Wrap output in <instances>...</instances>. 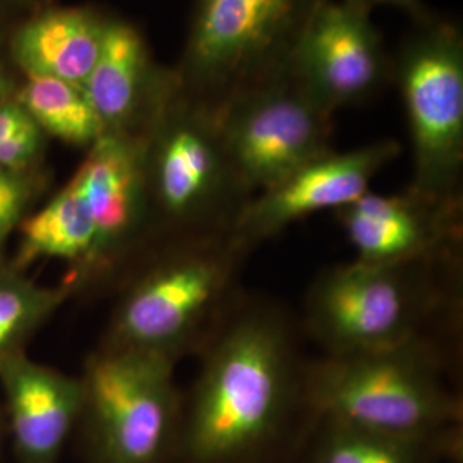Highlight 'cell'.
Returning a JSON list of instances; mask_svg holds the SVG:
<instances>
[{"label":"cell","mask_w":463,"mask_h":463,"mask_svg":"<svg viewBox=\"0 0 463 463\" xmlns=\"http://www.w3.org/2000/svg\"><path fill=\"white\" fill-rule=\"evenodd\" d=\"M249 256L231 232L156 246L117 287L99 344L175 365L198 357L242 298L239 280Z\"/></svg>","instance_id":"3957f363"},{"label":"cell","mask_w":463,"mask_h":463,"mask_svg":"<svg viewBox=\"0 0 463 463\" xmlns=\"http://www.w3.org/2000/svg\"><path fill=\"white\" fill-rule=\"evenodd\" d=\"M21 81L23 74L9 61L5 50H0V101L14 99Z\"/></svg>","instance_id":"d4e9b609"},{"label":"cell","mask_w":463,"mask_h":463,"mask_svg":"<svg viewBox=\"0 0 463 463\" xmlns=\"http://www.w3.org/2000/svg\"><path fill=\"white\" fill-rule=\"evenodd\" d=\"M5 439H7V426H5V417H4V411L0 405V455H2V449L5 445Z\"/></svg>","instance_id":"4316f807"},{"label":"cell","mask_w":463,"mask_h":463,"mask_svg":"<svg viewBox=\"0 0 463 463\" xmlns=\"http://www.w3.org/2000/svg\"><path fill=\"white\" fill-rule=\"evenodd\" d=\"M393 57L412 141L409 187L438 199H463V34L457 23L430 13Z\"/></svg>","instance_id":"ba28073f"},{"label":"cell","mask_w":463,"mask_h":463,"mask_svg":"<svg viewBox=\"0 0 463 463\" xmlns=\"http://www.w3.org/2000/svg\"><path fill=\"white\" fill-rule=\"evenodd\" d=\"M354 261L395 265L462 249L463 199H438L407 187L395 194L367 191L335 212Z\"/></svg>","instance_id":"4fadbf2b"},{"label":"cell","mask_w":463,"mask_h":463,"mask_svg":"<svg viewBox=\"0 0 463 463\" xmlns=\"http://www.w3.org/2000/svg\"><path fill=\"white\" fill-rule=\"evenodd\" d=\"M398 153L400 145L390 139L350 151L328 149L249 199L232 237L252 252L306 216L347 206L369 191L373 179Z\"/></svg>","instance_id":"7c38bea8"},{"label":"cell","mask_w":463,"mask_h":463,"mask_svg":"<svg viewBox=\"0 0 463 463\" xmlns=\"http://www.w3.org/2000/svg\"><path fill=\"white\" fill-rule=\"evenodd\" d=\"M52 2L57 0H0V50H5L7 38L21 21Z\"/></svg>","instance_id":"603a6c76"},{"label":"cell","mask_w":463,"mask_h":463,"mask_svg":"<svg viewBox=\"0 0 463 463\" xmlns=\"http://www.w3.org/2000/svg\"><path fill=\"white\" fill-rule=\"evenodd\" d=\"M13 265L28 271L42 261H61L66 275L61 281L71 296H86L95 265L97 235L83 199L66 183L42 206L26 216L16 232Z\"/></svg>","instance_id":"e0dca14e"},{"label":"cell","mask_w":463,"mask_h":463,"mask_svg":"<svg viewBox=\"0 0 463 463\" xmlns=\"http://www.w3.org/2000/svg\"><path fill=\"white\" fill-rule=\"evenodd\" d=\"M177 88L148 40L129 19L112 13L99 61L83 84L103 134L143 139Z\"/></svg>","instance_id":"5bb4252c"},{"label":"cell","mask_w":463,"mask_h":463,"mask_svg":"<svg viewBox=\"0 0 463 463\" xmlns=\"http://www.w3.org/2000/svg\"><path fill=\"white\" fill-rule=\"evenodd\" d=\"M52 172L19 175L0 168V261L7 258V244L21 222L33 212L50 189Z\"/></svg>","instance_id":"44dd1931"},{"label":"cell","mask_w":463,"mask_h":463,"mask_svg":"<svg viewBox=\"0 0 463 463\" xmlns=\"http://www.w3.org/2000/svg\"><path fill=\"white\" fill-rule=\"evenodd\" d=\"M2 411L17 463H59L83 407L80 374L28 354L0 365Z\"/></svg>","instance_id":"9a60e30c"},{"label":"cell","mask_w":463,"mask_h":463,"mask_svg":"<svg viewBox=\"0 0 463 463\" xmlns=\"http://www.w3.org/2000/svg\"><path fill=\"white\" fill-rule=\"evenodd\" d=\"M177 365L99 344L84 359L78 430L86 463H172L177 457L183 390Z\"/></svg>","instance_id":"52a82bcc"},{"label":"cell","mask_w":463,"mask_h":463,"mask_svg":"<svg viewBox=\"0 0 463 463\" xmlns=\"http://www.w3.org/2000/svg\"><path fill=\"white\" fill-rule=\"evenodd\" d=\"M354 4H359L365 9L373 11V7L376 5H392V7H398V9H403L407 11L411 16L420 17L422 14H426V9L422 5L420 0H350Z\"/></svg>","instance_id":"484cf974"},{"label":"cell","mask_w":463,"mask_h":463,"mask_svg":"<svg viewBox=\"0 0 463 463\" xmlns=\"http://www.w3.org/2000/svg\"><path fill=\"white\" fill-rule=\"evenodd\" d=\"M325 0H194L181 59L179 91L210 116L283 76Z\"/></svg>","instance_id":"8992f818"},{"label":"cell","mask_w":463,"mask_h":463,"mask_svg":"<svg viewBox=\"0 0 463 463\" xmlns=\"http://www.w3.org/2000/svg\"><path fill=\"white\" fill-rule=\"evenodd\" d=\"M153 249L229 233L250 191L232 165L218 120L175 88L141 139Z\"/></svg>","instance_id":"5b68a950"},{"label":"cell","mask_w":463,"mask_h":463,"mask_svg":"<svg viewBox=\"0 0 463 463\" xmlns=\"http://www.w3.org/2000/svg\"><path fill=\"white\" fill-rule=\"evenodd\" d=\"M309 420L412 439L463 441V402L448 378L445 342L319 355L306 364Z\"/></svg>","instance_id":"277c9868"},{"label":"cell","mask_w":463,"mask_h":463,"mask_svg":"<svg viewBox=\"0 0 463 463\" xmlns=\"http://www.w3.org/2000/svg\"><path fill=\"white\" fill-rule=\"evenodd\" d=\"M371 11L350 0H325L307 23L288 71L333 114L374 99L393 81Z\"/></svg>","instance_id":"8fae6325"},{"label":"cell","mask_w":463,"mask_h":463,"mask_svg":"<svg viewBox=\"0 0 463 463\" xmlns=\"http://www.w3.org/2000/svg\"><path fill=\"white\" fill-rule=\"evenodd\" d=\"M216 120L252 196L331 149L333 112L290 71L235 99Z\"/></svg>","instance_id":"9c48e42d"},{"label":"cell","mask_w":463,"mask_h":463,"mask_svg":"<svg viewBox=\"0 0 463 463\" xmlns=\"http://www.w3.org/2000/svg\"><path fill=\"white\" fill-rule=\"evenodd\" d=\"M302 463H443L462 457V441L412 439L311 419L300 439Z\"/></svg>","instance_id":"ac0fdd59"},{"label":"cell","mask_w":463,"mask_h":463,"mask_svg":"<svg viewBox=\"0 0 463 463\" xmlns=\"http://www.w3.org/2000/svg\"><path fill=\"white\" fill-rule=\"evenodd\" d=\"M16 99L49 139L86 151L103 136L83 86L55 78L23 76Z\"/></svg>","instance_id":"ffe728a7"},{"label":"cell","mask_w":463,"mask_h":463,"mask_svg":"<svg viewBox=\"0 0 463 463\" xmlns=\"http://www.w3.org/2000/svg\"><path fill=\"white\" fill-rule=\"evenodd\" d=\"M67 183L83 199L97 235L88 294L117 288L155 246L141 139L103 134Z\"/></svg>","instance_id":"30bf717a"},{"label":"cell","mask_w":463,"mask_h":463,"mask_svg":"<svg viewBox=\"0 0 463 463\" xmlns=\"http://www.w3.org/2000/svg\"><path fill=\"white\" fill-rule=\"evenodd\" d=\"M460 250L395 265L350 261L306 290L298 326L323 355L443 342L460 317Z\"/></svg>","instance_id":"7a4b0ae2"},{"label":"cell","mask_w":463,"mask_h":463,"mask_svg":"<svg viewBox=\"0 0 463 463\" xmlns=\"http://www.w3.org/2000/svg\"><path fill=\"white\" fill-rule=\"evenodd\" d=\"M112 13L99 5H49L21 21L5 53L23 76L83 86L99 61Z\"/></svg>","instance_id":"2e32d148"},{"label":"cell","mask_w":463,"mask_h":463,"mask_svg":"<svg viewBox=\"0 0 463 463\" xmlns=\"http://www.w3.org/2000/svg\"><path fill=\"white\" fill-rule=\"evenodd\" d=\"M50 139L32 124L21 133L0 141V168L19 175H40L50 172L47 151Z\"/></svg>","instance_id":"7402d4cb"},{"label":"cell","mask_w":463,"mask_h":463,"mask_svg":"<svg viewBox=\"0 0 463 463\" xmlns=\"http://www.w3.org/2000/svg\"><path fill=\"white\" fill-rule=\"evenodd\" d=\"M34 124L32 117L17 103L16 97L0 101V141L21 133L23 129Z\"/></svg>","instance_id":"cb8c5ba5"},{"label":"cell","mask_w":463,"mask_h":463,"mask_svg":"<svg viewBox=\"0 0 463 463\" xmlns=\"http://www.w3.org/2000/svg\"><path fill=\"white\" fill-rule=\"evenodd\" d=\"M72 298L64 285H42L28 271L0 261V365L28 354V345Z\"/></svg>","instance_id":"d6986e66"},{"label":"cell","mask_w":463,"mask_h":463,"mask_svg":"<svg viewBox=\"0 0 463 463\" xmlns=\"http://www.w3.org/2000/svg\"><path fill=\"white\" fill-rule=\"evenodd\" d=\"M300 326L281 306L244 296L183 393L175 462L268 463L309 426Z\"/></svg>","instance_id":"6da1fadb"}]
</instances>
